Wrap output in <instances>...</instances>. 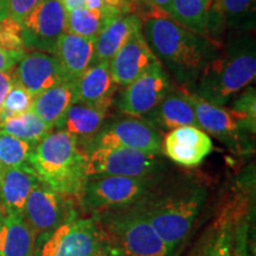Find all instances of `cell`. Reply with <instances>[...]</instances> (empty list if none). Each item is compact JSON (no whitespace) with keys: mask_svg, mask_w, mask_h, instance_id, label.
<instances>
[{"mask_svg":"<svg viewBox=\"0 0 256 256\" xmlns=\"http://www.w3.org/2000/svg\"><path fill=\"white\" fill-rule=\"evenodd\" d=\"M152 8L142 18L147 44L182 87L194 88L200 72L220 50L222 43L202 37L159 8Z\"/></svg>","mask_w":256,"mask_h":256,"instance_id":"1","label":"cell"},{"mask_svg":"<svg viewBox=\"0 0 256 256\" xmlns=\"http://www.w3.org/2000/svg\"><path fill=\"white\" fill-rule=\"evenodd\" d=\"M206 200V188L197 179L162 177L136 204L174 255L194 228Z\"/></svg>","mask_w":256,"mask_h":256,"instance_id":"2","label":"cell"},{"mask_svg":"<svg viewBox=\"0 0 256 256\" xmlns=\"http://www.w3.org/2000/svg\"><path fill=\"white\" fill-rule=\"evenodd\" d=\"M256 78L255 40L238 38L222 46L206 64L191 92L210 104L226 106Z\"/></svg>","mask_w":256,"mask_h":256,"instance_id":"3","label":"cell"},{"mask_svg":"<svg viewBox=\"0 0 256 256\" xmlns=\"http://www.w3.org/2000/svg\"><path fill=\"white\" fill-rule=\"evenodd\" d=\"M28 165L42 183L80 200L88 176L86 153L78 138L63 130H52L34 146Z\"/></svg>","mask_w":256,"mask_h":256,"instance_id":"4","label":"cell"},{"mask_svg":"<svg viewBox=\"0 0 256 256\" xmlns=\"http://www.w3.org/2000/svg\"><path fill=\"white\" fill-rule=\"evenodd\" d=\"M107 240L110 256H172L138 204L94 214Z\"/></svg>","mask_w":256,"mask_h":256,"instance_id":"5","label":"cell"},{"mask_svg":"<svg viewBox=\"0 0 256 256\" xmlns=\"http://www.w3.org/2000/svg\"><path fill=\"white\" fill-rule=\"evenodd\" d=\"M34 256H110V250L95 217L75 214L36 243Z\"/></svg>","mask_w":256,"mask_h":256,"instance_id":"6","label":"cell"},{"mask_svg":"<svg viewBox=\"0 0 256 256\" xmlns=\"http://www.w3.org/2000/svg\"><path fill=\"white\" fill-rule=\"evenodd\" d=\"M164 176L158 177H120L95 176L88 177L80 200L90 212L136 204L152 190Z\"/></svg>","mask_w":256,"mask_h":256,"instance_id":"7","label":"cell"},{"mask_svg":"<svg viewBox=\"0 0 256 256\" xmlns=\"http://www.w3.org/2000/svg\"><path fill=\"white\" fill-rule=\"evenodd\" d=\"M86 153V174L120 177H158L164 176L166 165L160 156L148 154L124 147H90Z\"/></svg>","mask_w":256,"mask_h":256,"instance_id":"8","label":"cell"},{"mask_svg":"<svg viewBox=\"0 0 256 256\" xmlns=\"http://www.w3.org/2000/svg\"><path fill=\"white\" fill-rule=\"evenodd\" d=\"M19 26L24 48L55 55L60 38L66 32V11L62 0H40Z\"/></svg>","mask_w":256,"mask_h":256,"instance_id":"9","label":"cell"},{"mask_svg":"<svg viewBox=\"0 0 256 256\" xmlns=\"http://www.w3.org/2000/svg\"><path fill=\"white\" fill-rule=\"evenodd\" d=\"M72 200L38 180L23 210V217L34 232L36 243L75 215Z\"/></svg>","mask_w":256,"mask_h":256,"instance_id":"10","label":"cell"},{"mask_svg":"<svg viewBox=\"0 0 256 256\" xmlns=\"http://www.w3.org/2000/svg\"><path fill=\"white\" fill-rule=\"evenodd\" d=\"M162 134L142 118L128 116L102 126L92 139L86 142L90 147H124L148 154L162 156Z\"/></svg>","mask_w":256,"mask_h":256,"instance_id":"11","label":"cell"},{"mask_svg":"<svg viewBox=\"0 0 256 256\" xmlns=\"http://www.w3.org/2000/svg\"><path fill=\"white\" fill-rule=\"evenodd\" d=\"M172 87L168 72L158 60L124 88L116 100V107L128 116L144 118L162 101Z\"/></svg>","mask_w":256,"mask_h":256,"instance_id":"12","label":"cell"},{"mask_svg":"<svg viewBox=\"0 0 256 256\" xmlns=\"http://www.w3.org/2000/svg\"><path fill=\"white\" fill-rule=\"evenodd\" d=\"M186 92L202 130L215 136L234 152L244 153L252 151L250 136L238 127L230 115L228 108L210 104L188 89H186Z\"/></svg>","mask_w":256,"mask_h":256,"instance_id":"13","label":"cell"},{"mask_svg":"<svg viewBox=\"0 0 256 256\" xmlns=\"http://www.w3.org/2000/svg\"><path fill=\"white\" fill-rule=\"evenodd\" d=\"M166 14L194 34L215 42L226 26L220 0H172Z\"/></svg>","mask_w":256,"mask_h":256,"instance_id":"14","label":"cell"},{"mask_svg":"<svg viewBox=\"0 0 256 256\" xmlns=\"http://www.w3.org/2000/svg\"><path fill=\"white\" fill-rule=\"evenodd\" d=\"M12 74L14 81L26 89L32 96H36L60 83L72 81L55 55L40 51L25 54Z\"/></svg>","mask_w":256,"mask_h":256,"instance_id":"15","label":"cell"},{"mask_svg":"<svg viewBox=\"0 0 256 256\" xmlns=\"http://www.w3.org/2000/svg\"><path fill=\"white\" fill-rule=\"evenodd\" d=\"M212 148L209 134L194 126H182L168 130L162 142V154L188 168L200 165Z\"/></svg>","mask_w":256,"mask_h":256,"instance_id":"16","label":"cell"},{"mask_svg":"<svg viewBox=\"0 0 256 256\" xmlns=\"http://www.w3.org/2000/svg\"><path fill=\"white\" fill-rule=\"evenodd\" d=\"M158 62L142 31L136 32L110 60V70L118 87H127Z\"/></svg>","mask_w":256,"mask_h":256,"instance_id":"17","label":"cell"},{"mask_svg":"<svg viewBox=\"0 0 256 256\" xmlns=\"http://www.w3.org/2000/svg\"><path fill=\"white\" fill-rule=\"evenodd\" d=\"M158 130H171L182 126L200 128L186 88L172 87L154 110L142 118Z\"/></svg>","mask_w":256,"mask_h":256,"instance_id":"18","label":"cell"},{"mask_svg":"<svg viewBox=\"0 0 256 256\" xmlns=\"http://www.w3.org/2000/svg\"><path fill=\"white\" fill-rule=\"evenodd\" d=\"M78 101L94 107L110 110L118 86L115 84L110 70V62L92 64L75 81Z\"/></svg>","mask_w":256,"mask_h":256,"instance_id":"19","label":"cell"},{"mask_svg":"<svg viewBox=\"0 0 256 256\" xmlns=\"http://www.w3.org/2000/svg\"><path fill=\"white\" fill-rule=\"evenodd\" d=\"M142 19L134 14H121L114 18L95 38V52L92 64L110 60L124 44L136 32L142 31Z\"/></svg>","mask_w":256,"mask_h":256,"instance_id":"20","label":"cell"},{"mask_svg":"<svg viewBox=\"0 0 256 256\" xmlns=\"http://www.w3.org/2000/svg\"><path fill=\"white\" fill-rule=\"evenodd\" d=\"M38 180L30 165L2 168L0 204L5 214H23L28 194Z\"/></svg>","mask_w":256,"mask_h":256,"instance_id":"21","label":"cell"},{"mask_svg":"<svg viewBox=\"0 0 256 256\" xmlns=\"http://www.w3.org/2000/svg\"><path fill=\"white\" fill-rule=\"evenodd\" d=\"M95 52V38L64 32L60 38L55 56L60 60L66 76L76 81L92 64Z\"/></svg>","mask_w":256,"mask_h":256,"instance_id":"22","label":"cell"},{"mask_svg":"<svg viewBox=\"0 0 256 256\" xmlns=\"http://www.w3.org/2000/svg\"><path fill=\"white\" fill-rule=\"evenodd\" d=\"M75 102H78L75 81H66L34 96L31 112L54 130Z\"/></svg>","mask_w":256,"mask_h":256,"instance_id":"23","label":"cell"},{"mask_svg":"<svg viewBox=\"0 0 256 256\" xmlns=\"http://www.w3.org/2000/svg\"><path fill=\"white\" fill-rule=\"evenodd\" d=\"M36 238L23 214H5L0 223V256H34Z\"/></svg>","mask_w":256,"mask_h":256,"instance_id":"24","label":"cell"},{"mask_svg":"<svg viewBox=\"0 0 256 256\" xmlns=\"http://www.w3.org/2000/svg\"><path fill=\"white\" fill-rule=\"evenodd\" d=\"M107 112L104 108L78 101L70 106L54 130H63L78 140L88 142L104 126Z\"/></svg>","mask_w":256,"mask_h":256,"instance_id":"25","label":"cell"},{"mask_svg":"<svg viewBox=\"0 0 256 256\" xmlns=\"http://www.w3.org/2000/svg\"><path fill=\"white\" fill-rule=\"evenodd\" d=\"M0 130H4L18 139L36 146L44 136L52 130V128L30 110L22 115L6 118L0 121Z\"/></svg>","mask_w":256,"mask_h":256,"instance_id":"26","label":"cell"},{"mask_svg":"<svg viewBox=\"0 0 256 256\" xmlns=\"http://www.w3.org/2000/svg\"><path fill=\"white\" fill-rule=\"evenodd\" d=\"M114 18L116 17L90 11L86 8L72 10L66 12V32L82 37L96 38L102 28Z\"/></svg>","mask_w":256,"mask_h":256,"instance_id":"27","label":"cell"},{"mask_svg":"<svg viewBox=\"0 0 256 256\" xmlns=\"http://www.w3.org/2000/svg\"><path fill=\"white\" fill-rule=\"evenodd\" d=\"M232 223L224 217L216 223L209 236L204 240L196 256H232L234 236Z\"/></svg>","mask_w":256,"mask_h":256,"instance_id":"28","label":"cell"},{"mask_svg":"<svg viewBox=\"0 0 256 256\" xmlns=\"http://www.w3.org/2000/svg\"><path fill=\"white\" fill-rule=\"evenodd\" d=\"M34 145L0 130V166L2 168L28 166Z\"/></svg>","mask_w":256,"mask_h":256,"instance_id":"29","label":"cell"},{"mask_svg":"<svg viewBox=\"0 0 256 256\" xmlns=\"http://www.w3.org/2000/svg\"><path fill=\"white\" fill-rule=\"evenodd\" d=\"M230 115L248 136H254L256 132V92L255 87H247L242 94L234 101L228 108Z\"/></svg>","mask_w":256,"mask_h":256,"instance_id":"30","label":"cell"},{"mask_svg":"<svg viewBox=\"0 0 256 256\" xmlns=\"http://www.w3.org/2000/svg\"><path fill=\"white\" fill-rule=\"evenodd\" d=\"M256 0H220L226 26L242 28L254 22Z\"/></svg>","mask_w":256,"mask_h":256,"instance_id":"31","label":"cell"},{"mask_svg":"<svg viewBox=\"0 0 256 256\" xmlns=\"http://www.w3.org/2000/svg\"><path fill=\"white\" fill-rule=\"evenodd\" d=\"M32 101H34V96L24 87H22L19 83L14 81L8 95H6L0 121L6 119V118L17 116V115H22L26 113V112H30Z\"/></svg>","mask_w":256,"mask_h":256,"instance_id":"32","label":"cell"},{"mask_svg":"<svg viewBox=\"0 0 256 256\" xmlns=\"http://www.w3.org/2000/svg\"><path fill=\"white\" fill-rule=\"evenodd\" d=\"M0 49L24 50L20 26L10 17L0 22Z\"/></svg>","mask_w":256,"mask_h":256,"instance_id":"33","label":"cell"},{"mask_svg":"<svg viewBox=\"0 0 256 256\" xmlns=\"http://www.w3.org/2000/svg\"><path fill=\"white\" fill-rule=\"evenodd\" d=\"M249 238V224L247 220H240L235 228V243H234L232 256H250L248 246Z\"/></svg>","mask_w":256,"mask_h":256,"instance_id":"34","label":"cell"},{"mask_svg":"<svg viewBox=\"0 0 256 256\" xmlns=\"http://www.w3.org/2000/svg\"><path fill=\"white\" fill-rule=\"evenodd\" d=\"M40 0H8V17L20 24L26 14Z\"/></svg>","mask_w":256,"mask_h":256,"instance_id":"35","label":"cell"},{"mask_svg":"<svg viewBox=\"0 0 256 256\" xmlns=\"http://www.w3.org/2000/svg\"><path fill=\"white\" fill-rule=\"evenodd\" d=\"M25 54V50L0 49V72H12Z\"/></svg>","mask_w":256,"mask_h":256,"instance_id":"36","label":"cell"},{"mask_svg":"<svg viewBox=\"0 0 256 256\" xmlns=\"http://www.w3.org/2000/svg\"><path fill=\"white\" fill-rule=\"evenodd\" d=\"M14 78L12 72H0V118L2 114V108H4V102L6 98V95L10 89H11L12 84H14Z\"/></svg>","mask_w":256,"mask_h":256,"instance_id":"37","label":"cell"},{"mask_svg":"<svg viewBox=\"0 0 256 256\" xmlns=\"http://www.w3.org/2000/svg\"><path fill=\"white\" fill-rule=\"evenodd\" d=\"M64 8L66 12L72 11L76 8H84L86 0H62Z\"/></svg>","mask_w":256,"mask_h":256,"instance_id":"38","label":"cell"},{"mask_svg":"<svg viewBox=\"0 0 256 256\" xmlns=\"http://www.w3.org/2000/svg\"><path fill=\"white\" fill-rule=\"evenodd\" d=\"M150 2H152V5L154 6V8H159L160 11L162 12H168V10L170 8V5H171L172 0H148Z\"/></svg>","mask_w":256,"mask_h":256,"instance_id":"39","label":"cell"},{"mask_svg":"<svg viewBox=\"0 0 256 256\" xmlns=\"http://www.w3.org/2000/svg\"><path fill=\"white\" fill-rule=\"evenodd\" d=\"M8 17V0H0V22Z\"/></svg>","mask_w":256,"mask_h":256,"instance_id":"40","label":"cell"},{"mask_svg":"<svg viewBox=\"0 0 256 256\" xmlns=\"http://www.w3.org/2000/svg\"><path fill=\"white\" fill-rule=\"evenodd\" d=\"M2 168L0 166V184H2ZM0 206H2V204H0Z\"/></svg>","mask_w":256,"mask_h":256,"instance_id":"41","label":"cell"},{"mask_svg":"<svg viewBox=\"0 0 256 256\" xmlns=\"http://www.w3.org/2000/svg\"><path fill=\"white\" fill-rule=\"evenodd\" d=\"M4 215H5V214L0 212V223H2V216H4Z\"/></svg>","mask_w":256,"mask_h":256,"instance_id":"42","label":"cell"},{"mask_svg":"<svg viewBox=\"0 0 256 256\" xmlns=\"http://www.w3.org/2000/svg\"><path fill=\"white\" fill-rule=\"evenodd\" d=\"M0 212H2V214H5V211H4V209H2V206H0Z\"/></svg>","mask_w":256,"mask_h":256,"instance_id":"43","label":"cell"},{"mask_svg":"<svg viewBox=\"0 0 256 256\" xmlns=\"http://www.w3.org/2000/svg\"><path fill=\"white\" fill-rule=\"evenodd\" d=\"M136 2H138V0H136Z\"/></svg>","mask_w":256,"mask_h":256,"instance_id":"44","label":"cell"}]
</instances>
